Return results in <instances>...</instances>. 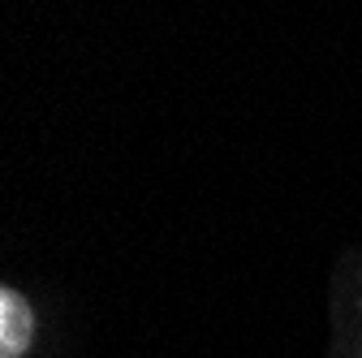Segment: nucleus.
Segmentation results:
<instances>
[{
    "label": "nucleus",
    "mask_w": 362,
    "mask_h": 358,
    "mask_svg": "<svg viewBox=\"0 0 362 358\" xmlns=\"http://www.w3.org/2000/svg\"><path fill=\"white\" fill-rule=\"evenodd\" d=\"M30 345V306L5 289L0 294V358H18Z\"/></svg>",
    "instance_id": "obj_1"
}]
</instances>
